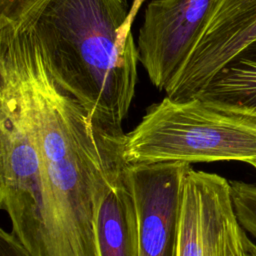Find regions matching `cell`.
<instances>
[{
  "label": "cell",
  "instance_id": "cell-1",
  "mask_svg": "<svg viewBox=\"0 0 256 256\" xmlns=\"http://www.w3.org/2000/svg\"><path fill=\"white\" fill-rule=\"evenodd\" d=\"M14 88L42 160L53 256H98L97 216L128 166L126 134L112 136L98 128L55 83L40 55L22 62Z\"/></svg>",
  "mask_w": 256,
  "mask_h": 256
},
{
  "label": "cell",
  "instance_id": "cell-2",
  "mask_svg": "<svg viewBox=\"0 0 256 256\" xmlns=\"http://www.w3.org/2000/svg\"><path fill=\"white\" fill-rule=\"evenodd\" d=\"M126 0H50L29 30L55 83L93 123L122 137L135 96L137 46L123 48Z\"/></svg>",
  "mask_w": 256,
  "mask_h": 256
},
{
  "label": "cell",
  "instance_id": "cell-3",
  "mask_svg": "<svg viewBox=\"0 0 256 256\" xmlns=\"http://www.w3.org/2000/svg\"><path fill=\"white\" fill-rule=\"evenodd\" d=\"M123 156L128 165L161 162L256 160V120L200 98L165 97L148 107L126 133Z\"/></svg>",
  "mask_w": 256,
  "mask_h": 256
},
{
  "label": "cell",
  "instance_id": "cell-4",
  "mask_svg": "<svg viewBox=\"0 0 256 256\" xmlns=\"http://www.w3.org/2000/svg\"><path fill=\"white\" fill-rule=\"evenodd\" d=\"M0 207L30 256H53L43 166L34 135L9 76L0 72Z\"/></svg>",
  "mask_w": 256,
  "mask_h": 256
},
{
  "label": "cell",
  "instance_id": "cell-5",
  "mask_svg": "<svg viewBox=\"0 0 256 256\" xmlns=\"http://www.w3.org/2000/svg\"><path fill=\"white\" fill-rule=\"evenodd\" d=\"M246 236L230 181L191 167L182 187L176 256H245Z\"/></svg>",
  "mask_w": 256,
  "mask_h": 256
},
{
  "label": "cell",
  "instance_id": "cell-6",
  "mask_svg": "<svg viewBox=\"0 0 256 256\" xmlns=\"http://www.w3.org/2000/svg\"><path fill=\"white\" fill-rule=\"evenodd\" d=\"M256 39V0H213L204 28L186 62L165 89L166 97H197L214 76Z\"/></svg>",
  "mask_w": 256,
  "mask_h": 256
},
{
  "label": "cell",
  "instance_id": "cell-7",
  "mask_svg": "<svg viewBox=\"0 0 256 256\" xmlns=\"http://www.w3.org/2000/svg\"><path fill=\"white\" fill-rule=\"evenodd\" d=\"M213 0H152L137 38L139 63L161 91L179 72L193 50Z\"/></svg>",
  "mask_w": 256,
  "mask_h": 256
},
{
  "label": "cell",
  "instance_id": "cell-8",
  "mask_svg": "<svg viewBox=\"0 0 256 256\" xmlns=\"http://www.w3.org/2000/svg\"><path fill=\"white\" fill-rule=\"evenodd\" d=\"M191 167L184 162L127 166L138 216V256H176L182 187Z\"/></svg>",
  "mask_w": 256,
  "mask_h": 256
},
{
  "label": "cell",
  "instance_id": "cell-9",
  "mask_svg": "<svg viewBox=\"0 0 256 256\" xmlns=\"http://www.w3.org/2000/svg\"><path fill=\"white\" fill-rule=\"evenodd\" d=\"M96 243L98 256H138V216L126 170L100 207Z\"/></svg>",
  "mask_w": 256,
  "mask_h": 256
},
{
  "label": "cell",
  "instance_id": "cell-10",
  "mask_svg": "<svg viewBox=\"0 0 256 256\" xmlns=\"http://www.w3.org/2000/svg\"><path fill=\"white\" fill-rule=\"evenodd\" d=\"M195 98L256 120V39L234 56Z\"/></svg>",
  "mask_w": 256,
  "mask_h": 256
},
{
  "label": "cell",
  "instance_id": "cell-11",
  "mask_svg": "<svg viewBox=\"0 0 256 256\" xmlns=\"http://www.w3.org/2000/svg\"><path fill=\"white\" fill-rule=\"evenodd\" d=\"M50 0H0V28L29 31Z\"/></svg>",
  "mask_w": 256,
  "mask_h": 256
},
{
  "label": "cell",
  "instance_id": "cell-12",
  "mask_svg": "<svg viewBox=\"0 0 256 256\" xmlns=\"http://www.w3.org/2000/svg\"><path fill=\"white\" fill-rule=\"evenodd\" d=\"M230 186L237 219L245 232L256 239V184L233 180Z\"/></svg>",
  "mask_w": 256,
  "mask_h": 256
},
{
  "label": "cell",
  "instance_id": "cell-13",
  "mask_svg": "<svg viewBox=\"0 0 256 256\" xmlns=\"http://www.w3.org/2000/svg\"><path fill=\"white\" fill-rule=\"evenodd\" d=\"M145 0H133L130 8H129V12L127 15L126 20L124 21L123 25L120 28L119 31V43L123 48H127V47H131L136 45L134 38L132 36L131 33V26L132 23L134 22V19L141 7V5L143 4Z\"/></svg>",
  "mask_w": 256,
  "mask_h": 256
},
{
  "label": "cell",
  "instance_id": "cell-14",
  "mask_svg": "<svg viewBox=\"0 0 256 256\" xmlns=\"http://www.w3.org/2000/svg\"><path fill=\"white\" fill-rule=\"evenodd\" d=\"M0 256H30L25 248L5 229L0 230Z\"/></svg>",
  "mask_w": 256,
  "mask_h": 256
},
{
  "label": "cell",
  "instance_id": "cell-15",
  "mask_svg": "<svg viewBox=\"0 0 256 256\" xmlns=\"http://www.w3.org/2000/svg\"><path fill=\"white\" fill-rule=\"evenodd\" d=\"M245 246L249 256H256V243L252 242L248 238V236H246V239H245Z\"/></svg>",
  "mask_w": 256,
  "mask_h": 256
},
{
  "label": "cell",
  "instance_id": "cell-16",
  "mask_svg": "<svg viewBox=\"0 0 256 256\" xmlns=\"http://www.w3.org/2000/svg\"><path fill=\"white\" fill-rule=\"evenodd\" d=\"M249 164H250V165H252V166H253V167H254V168H255V169H256V160H254V161H252V162H250V163H249Z\"/></svg>",
  "mask_w": 256,
  "mask_h": 256
},
{
  "label": "cell",
  "instance_id": "cell-17",
  "mask_svg": "<svg viewBox=\"0 0 256 256\" xmlns=\"http://www.w3.org/2000/svg\"><path fill=\"white\" fill-rule=\"evenodd\" d=\"M245 256H249V255H248V253H247V252H246V254H245Z\"/></svg>",
  "mask_w": 256,
  "mask_h": 256
}]
</instances>
